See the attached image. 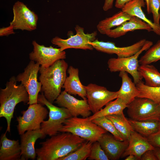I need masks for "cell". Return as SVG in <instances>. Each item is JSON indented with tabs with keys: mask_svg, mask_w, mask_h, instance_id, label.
<instances>
[{
	"mask_svg": "<svg viewBox=\"0 0 160 160\" xmlns=\"http://www.w3.org/2000/svg\"><path fill=\"white\" fill-rule=\"evenodd\" d=\"M86 140L70 133L63 132L51 136L36 149L37 160H58L79 148Z\"/></svg>",
	"mask_w": 160,
	"mask_h": 160,
	"instance_id": "6da1fadb",
	"label": "cell"
},
{
	"mask_svg": "<svg viewBox=\"0 0 160 160\" xmlns=\"http://www.w3.org/2000/svg\"><path fill=\"white\" fill-rule=\"evenodd\" d=\"M68 66L64 59H60L49 67H40L39 79L41 84V91L46 98L52 103L61 92L67 77Z\"/></svg>",
	"mask_w": 160,
	"mask_h": 160,
	"instance_id": "7a4b0ae2",
	"label": "cell"
},
{
	"mask_svg": "<svg viewBox=\"0 0 160 160\" xmlns=\"http://www.w3.org/2000/svg\"><path fill=\"white\" fill-rule=\"evenodd\" d=\"M17 81L16 77L12 76L7 82L5 88L0 89V117H4L6 120L7 132H10L11 120L16 105L22 102L28 104L29 101L28 93L26 89L21 84L17 85Z\"/></svg>",
	"mask_w": 160,
	"mask_h": 160,
	"instance_id": "3957f363",
	"label": "cell"
},
{
	"mask_svg": "<svg viewBox=\"0 0 160 160\" xmlns=\"http://www.w3.org/2000/svg\"><path fill=\"white\" fill-rule=\"evenodd\" d=\"M59 132L70 133L93 143L108 132L89 120V117L72 116L65 121Z\"/></svg>",
	"mask_w": 160,
	"mask_h": 160,
	"instance_id": "277c9868",
	"label": "cell"
},
{
	"mask_svg": "<svg viewBox=\"0 0 160 160\" xmlns=\"http://www.w3.org/2000/svg\"><path fill=\"white\" fill-rule=\"evenodd\" d=\"M38 103L46 105L49 110V118L44 121L41 124V129L46 135L52 136L57 134L67 119L72 116L69 111L62 107L56 106L45 97L41 92L39 94Z\"/></svg>",
	"mask_w": 160,
	"mask_h": 160,
	"instance_id": "5b68a950",
	"label": "cell"
},
{
	"mask_svg": "<svg viewBox=\"0 0 160 160\" xmlns=\"http://www.w3.org/2000/svg\"><path fill=\"white\" fill-rule=\"evenodd\" d=\"M127 113L131 119L138 121L160 120L158 103L146 97H137L127 105Z\"/></svg>",
	"mask_w": 160,
	"mask_h": 160,
	"instance_id": "8992f818",
	"label": "cell"
},
{
	"mask_svg": "<svg viewBox=\"0 0 160 160\" xmlns=\"http://www.w3.org/2000/svg\"><path fill=\"white\" fill-rule=\"evenodd\" d=\"M153 42L146 40L142 48L135 54L128 57L111 58L107 62L108 67L111 72L124 71L130 74L136 84L143 79L138 71L139 66L138 58L144 51H146L153 45Z\"/></svg>",
	"mask_w": 160,
	"mask_h": 160,
	"instance_id": "52a82bcc",
	"label": "cell"
},
{
	"mask_svg": "<svg viewBox=\"0 0 160 160\" xmlns=\"http://www.w3.org/2000/svg\"><path fill=\"white\" fill-rule=\"evenodd\" d=\"M49 113L47 109L40 103L29 105L26 110L21 111L22 116L17 117L19 134L21 135L28 131L40 129L41 124Z\"/></svg>",
	"mask_w": 160,
	"mask_h": 160,
	"instance_id": "ba28073f",
	"label": "cell"
},
{
	"mask_svg": "<svg viewBox=\"0 0 160 160\" xmlns=\"http://www.w3.org/2000/svg\"><path fill=\"white\" fill-rule=\"evenodd\" d=\"M75 29L76 35L66 39L55 36L52 39L51 42L58 47L61 51L69 48L93 50L94 48L89 43L96 39L97 32L85 33L84 28L78 25H76Z\"/></svg>",
	"mask_w": 160,
	"mask_h": 160,
	"instance_id": "9c48e42d",
	"label": "cell"
},
{
	"mask_svg": "<svg viewBox=\"0 0 160 160\" xmlns=\"http://www.w3.org/2000/svg\"><path fill=\"white\" fill-rule=\"evenodd\" d=\"M40 67L37 63L31 60L24 68V71L16 77L17 81L21 82L28 93V104L29 105L38 103L39 93L41 91V84L37 79Z\"/></svg>",
	"mask_w": 160,
	"mask_h": 160,
	"instance_id": "30bf717a",
	"label": "cell"
},
{
	"mask_svg": "<svg viewBox=\"0 0 160 160\" xmlns=\"http://www.w3.org/2000/svg\"><path fill=\"white\" fill-rule=\"evenodd\" d=\"M85 87L87 102L93 114L99 111L110 101L117 98V91H110L104 87L90 83Z\"/></svg>",
	"mask_w": 160,
	"mask_h": 160,
	"instance_id": "8fae6325",
	"label": "cell"
},
{
	"mask_svg": "<svg viewBox=\"0 0 160 160\" xmlns=\"http://www.w3.org/2000/svg\"><path fill=\"white\" fill-rule=\"evenodd\" d=\"M13 18L10 22L14 30L31 31L37 27L38 17L23 2L17 1L13 7Z\"/></svg>",
	"mask_w": 160,
	"mask_h": 160,
	"instance_id": "7c38bea8",
	"label": "cell"
},
{
	"mask_svg": "<svg viewBox=\"0 0 160 160\" xmlns=\"http://www.w3.org/2000/svg\"><path fill=\"white\" fill-rule=\"evenodd\" d=\"M32 44L33 50L29 54V59L37 63L41 66L49 67L57 60L66 58L65 52L61 51L60 48L52 46L46 47L39 44L35 41H33Z\"/></svg>",
	"mask_w": 160,
	"mask_h": 160,
	"instance_id": "4fadbf2b",
	"label": "cell"
},
{
	"mask_svg": "<svg viewBox=\"0 0 160 160\" xmlns=\"http://www.w3.org/2000/svg\"><path fill=\"white\" fill-rule=\"evenodd\" d=\"M146 41V39H143L130 46L124 47H117L113 42L101 41L97 39L89 43L99 51L110 54H115L118 57H123L136 54L142 48Z\"/></svg>",
	"mask_w": 160,
	"mask_h": 160,
	"instance_id": "5bb4252c",
	"label": "cell"
},
{
	"mask_svg": "<svg viewBox=\"0 0 160 160\" xmlns=\"http://www.w3.org/2000/svg\"><path fill=\"white\" fill-rule=\"evenodd\" d=\"M54 102L59 106L67 109L73 117L81 116L85 118L91 114L87 98L79 100L64 90L61 92Z\"/></svg>",
	"mask_w": 160,
	"mask_h": 160,
	"instance_id": "9a60e30c",
	"label": "cell"
},
{
	"mask_svg": "<svg viewBox=\"0 0 160 160\" xmlns=\"http://www.w3.org/2000/svg\"><path fill=\"white\" fill-rule=\"evenodd\" d=\"M109 160L119 159L127 147L129 141L116 140L112 135L103 134L98 140Z\"/></svg>",
	"mask_w": 160,
	"mask_h": 160,
	"instance_id": "2e32d148",
	"label": "cell"
},
{
	"mask_svg": "<svg viewBox=\"0 0 160 160\" xmlns=\"http://www.w3.org/2000/svg\"><path fill=\"white\" fill-rule=\"evenodd\" d=\"M46 136L41 129L28 131L21 135L20 160L35 159L37 156L35 148V143L38 139L44 138Z\"/></svg>",
	"mask_w": 160,
	"mask_h": 160,
	"instance_id": "e0dca14e",
	"label": "cell"
},
{
	"mask_svg": "<svg viewBox=\"0 0 160 160\" xmlns=\"http://www.w3.org/2000/svg\"><path fill=\"white\" fill-rule=\"evenodd\" d=\"M155 147L149 142L147 137L135 130L131 133L129 144L121 157L132 154L140 160L142 155L148 150H154Z\"/></svg>",
	"mask_w": 160,
	"mask_h": 160,
	"instance_id": "ac0fdd59",
	"label": "cell"
},
{
	"mask_svg": "<svg viewBox=\"0 0 160 160\" xmlns=\"http://www.w3.org/2000/svg\"><path fill=\"white\" fill-rule=\"evenodd\" d=\"M144 30L150 32L153 31L151 27L140 19L132 16L131 19L120 25L107 31L105 35L114 38H117L126 34L129 31Z\"/></svg>",
	"mask_w": 160,
	"mask_h": 160,
	"instance_id": "d6986e66",
	"label": "cell"
},
{
	"mask_svg": "<svg viewBox=\"0 0 160 160\" xmlns=\"http://www.w3.org/2000/svg\"><path fill=\"white\" fill-rule=\"evenodd\" d=\"M67 71L69 76L66 77L62 87L64 91L71 95H77L83 99L87 98L86 90L79 79L78 68L71 66Z\"/></svg>",
	"mask_w": 160,
	"mask_h": 160,
	"instance_id": "ffe728a7",
	"label": "cell"
},
{
	"mask_svg": "<svg viewBox=\"0 0 160 160\" xmlns=\"http://www.w3.org/2000/svg\"><path fill=\"white\" fill-rule=\"evenodd\" d=\"M119 76L121 79L122 84L117 91V98L121 99L128 105L138 96L139 91L127 72L120 71Z\"/></svg>",
	"mask_w": 160,
	"mask_h": 160,
	"instance_id": "44dd1931",
	"label": "cell"
},
{
	"mask_svg": "<svg viewBox=\"0 0 160 160\" xmlns=\"http://www.w3.org/2000/svg\"><path fill=\"white\" fill-rule=\"evenodd\" d=\"M145 4L144 0H133L126 4L121 10L145 22L151 27L154 33L160 36V24L156 25L148 19L142 9V7H145Z\"/></svg>",
	"mask_w": 160,
	"mask_h": 160,
	"instance_id": "7402d4cb",
	"label": "cell"
},
{
	"mask_svg": "<svg viewBox=\"0 0 160 160\" xmlns=\"http://www.w3.org/2000/svg\"><path fill=\"white\" fill-rule=\"evenodd\" d=\"M7 132L1 137L0 160H20L21 149L18 140L8 139L6 136Z\"/></svg>",
	"mask_w": 160,
	"mask_h": 160,
	"instance_id": "603a6c76",
	"label": "cell"
},
{
	"mask_svg": "<svg viewBox=\"0 0 160 160\" xmlns=\"http://www.w3.org/2000/svg\"><path fill=\"white\" fill-rule=\"evenodd\" d=\"M132 16L121 10L111 17H106L100 21L97 26V28L100 33L105 34L107 32L112 28L120 25L129 20Z\"/></svg>",
	"mask_w": 160,
	"mask_h": 160,
	"instance_id": "cb8c5ba5",
	"label": "cell"
},
{
	"mask_svg": "<svg viewBox=\"0 0 160 160\" xmlns=\"http://www.w3.org/2000/svg\"><path fill=\"white\" fill-rule=\"evenodd\" d=\"M106 117L113 122L117 130L122 135L124 140L129 141L131 133L134 130L128 120L124 116L123 113Z\"/></svg>",
	"mask_w": 160,
	"mask_h": 160,
	"instance_id": "d4e9b609",
	"label": "cell"
},
{
	"mask_svg": "<svg viewBox=\"0 0 160 160\" xmlns=\"http://www.w3.org/2000/svg\"><path fill=\"white\" fill-rule=\"evenodd\" d=\"M138 71L145 79L146 85L151 87L160 86V73L154 66L150 64L140 65Z\"/></svg>",
	"mask_w": 160,
	"mask_h": 160,
	"instance_id": "484cf974",
	"label": "cell"
},
{
	"mask_svg": "<svg viewBox=\"0 0 160 160\" xmlns=\"http://www.w3.org/2000/svg\"><path fill=\"white\" fill-rule=\"evenodd\" d=\"M127 105L121 99L117 98L108 103L104 108L89 117V119L92 121L102 116L121 113H123L124 110L127 108Z\"/></svg>",
	"mask_w": 160,
	"mask_h": 160,
	"instance_id": "4316f807",
	"label": "cell"
},
{
	"mask_svg": "<svg viewBox=\"0 0 160 160\" xmlns=\"http://www.w3.org/2000/svg\"><path fill=\"white\" fill-rule=\"evenodd\" d=\"M128 121L135 131L146 137L158 132L159 121H138L131 119Z\"/></svg>",
	"mask_w": 160,
	"mask_h": 160,
	"instance_id": "83f0119b",
	"label": "cell"
},
{
	"mask_svg": "<svg viewBox=\"0 0 160 160\" xmlns=\"http://www.w3.org/2000/svg\"><path fill=\"white\" fill-rule=\"evenodd\" d=\"M92 143L85 140L78 149L58 160H85L89 156Z\"/></svg>",
	"mask_w": 160,
	"mask_h": 160,
	"instance_id": "f1b7e54d",
	"label": "cell"
},
{
	"mask_svg": "<svg viewBox=\"0 0 160 160\" xmlns=\"http://www.w3.org/2000/svg\"><path fill=\"white\" fill-rule=\"evenodd\" d=\"M136 86L139 91L137 97L147 98L158 103L160 101V86L149 87L146 85L142 81L136 84Z\"/></svg>",
	"mask_w": 160,
	"mask_h": 160,
	"instance_id": "f546056e",
	"label": "cell"
},
{
	"mask_svg": "<svg viewBox=\"0 0 160 160\" xmlns=\"http://www.w3.org/2000/svg\"><path fill=\"white\" fill-rule=\"evenodd\" d=\"M160 60V40L146 50L139 60L140 65L150 64Z\"/></svg>",
	"mask_w": 160,
	"mask_h": 160,
	"instance_id": "4dcf8cb0",
	"label": "cell"
},
{
	"mask_svg": "<svg viewBox=\"0 0 160 160\" xmlns=\"http://www.w3.org/2000/svg\"><path fill=\"white\" fill-rule=\"evenodd\" d=\"M92 121L107 132H110L117 140L123 141L124 139L117 130L113 122L106 116H102L93 119Z\"/></svg>",
	"mask_w": 160,
	"mask_h": 160,
	"instance_id": "1f68e13d",
	"label": "cell"
},
{
	"mask_svg": "<svg viewBox=\"0 0 160 160\" xmlns=\"http://www.w3.org/2000/svg\"><path fill=\"white\" fill-rule=\"evenodd\" d=\"M88 159L90 160H109L98 141L93 143Z\"/></svg>",
	"mask_w": 160,
	"mask_h": 160,
	"instance_id": "d6a6232c",
	"label": "cell"
},
{
	"mask_svg": "<svg viewBox=\"0 0 160 160\" xmlns=\"http://www.w3.org/2000/svg\"><path fill=\"white\" fill-rule=\"evenodd\" d=\"M149 7L151 13L153 15V23L159 25L160 3L159 0H149Z\"/></svg>",
	"mask_w": 160,
	"mask_h": 160,
	"instance_id": "836d02e7",
	"label": "cell"
},
{
	"mask_svg": "<svg viewBox=\"0 0 160 160\" xmlns=\"http://www.w3.org/2000/svg\"><path fill=\"white\" fill-rule=\"evenodd\" d=\"M147 138L152 145L160 148V132L155 133Z\"/></svg>",
	"mask_w": 160,
	"mask_h": 160,
	"instance_id": "e575fe53",
	"label": "cell"
},
{
	"mask_svg": "<svg viewBox=\"0 0 160 160\" xmlns=\"http://www.w3.org/2000/svg\"><path fill=\"white\" fill-rule=\"evenodd\" d=\"M141 160H157L153 150H148L145 152L142 156Z\"/></svg>",
	"mask_w": 160,
	"mask_h": 160,
	"instance_id": "d590c367",
	"label": "cell"
},
{
	"mask_svg": "<svg viewBox=\"0 0 160 160\" xmlns=\"http://www.w3.org/2000/svg\"><path fill=\"white\" fill-rule=\"evenodd\" d=\"M14 30L13 27L10 25L7 27L2 28L0 29V36H2L14 34Z\"/></svg>",
	"mask_w": 160,
	"mask_h": 160,
	"instance_id": "8d00e7d4",
	"label": "cell"
},
{
	"mask_svg": "<svg viewBox=\"0 0 160 160\" xmlns=\"http://www.w3.org/2000/svg\"><path fill=\"white\" fill-rule=\"evenodd\" d=\"M114 0H105L103 9L105 11L111 9L113 6Z\"/></svg>",
	"mask_w": 160,
	"mask_h": 160,
	"instance_id": "74e56055",
	"label": "cell"
},
{
	"mask_svg": "<svg viewBox=\"0 0 160 160\" xmlns=\"http://www.w3.org/2000/svg\"><path fill=\"white\" fill-rule=\"evenodd\" d=\"M132 0H116L115 6L117 8L122 9L126 4Z\"/></svg>",
	"mask_w": 160,
	"mask_h": 160,
	"instance_id": "f35d334b",
	"label": "cell"
},
{
	"mask_svg": "<svg viewBox=\"0 0 160 160\" xmlns=\"http://www.w3.org/2000/svg\"><path fill=\"white\" fill-rule=\"evenodd\" d=\"M153 151L157 159L160 160V148L155 147Z\"/></svg>",
	"mask_w": 160,
	"mask_h": 160,
	"instance_id": "ab89813d",
	"label": "cell"
},
{
	"mask_svg": "<svg viewBox=\"0 0 160 160\" xmlns=\"http://www.w3.org/2000/svg\"><path fill=\"white\" fill-rule=\"evenodd\" d=\"M125 159V160H138L137 158L133 155H129L127 156Z\"/></svg>",
	"mask_w": 160,
	"mask_h": 160,
	"instance_id": "60d3db41",
	"label": "cell"
},
{
	"mask_svg": "<svg viewBox=\"0 0 160 160\" xmlns=\"http://www.w3.org/2000/svg\"><path fill=\"white\" fill-rule=\"evenodd\" d=\"M149 0H145L146 5L147 11L148 14H150L151 13L149 7Z\"/></svg>",
	"mask_w": 160,
	"mask_h": 160,
	"instance_id": "b9f144b4",
	"label": "cell"
},
{
	"mask_svg": "<svg viewBox=\"0 0 160 160\" xmlns=\"http://www.w3.org/2000/svg\"><path fill=\"white\" fill-rule=\"evenodd\" d=\"M157 132H160V120L159 121L158 129Z\"/></svg>",
	"mask_w": 160,
	"mask_h": 160,
	"instance_id": "7bdbcfd3",
	"label": "cell"
},
{
	"mask_svg": "<svg viewBox=\"0 0 160 160\" xmlns=\"http://www.w3.org/2000/svg\"><path fill=\"white\" fill-rule=\"evenodd\" d=\"M158 103H159V106H160V101Z\"/></svg>",
	"mask_w": 160,
	"mask_h": 160,
	"instance_id": "ee69618b",
	"label": "cell"
},
{
	"mask_svg": "<svg viewBox=\"0 0 160 160\" xmlns=\"http://www.w3.org/2000/svg\"><path fill=\"white\" fill-rule=\"evenodd\" d=\"M159 0V1L160 3V0ZM159 15H160V12H159Z\"/></svg>",
	"mask_w": 160,
	"mask_h": 160,
	"instance_id": "f6af8a7d",
	"label": "cell"
}]
</instances>
